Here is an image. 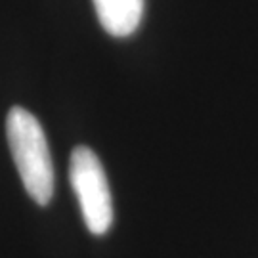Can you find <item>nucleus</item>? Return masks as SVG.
Segmentation results:
<instances>
[{"mask_svg":"<svg viewBox=\"0 0 258 258\" xmlns=\"http://www.w3.org/2000/svg\"><path fill=\"white\" fill-rule=\"evenodd\" d=\"M96 16L111 37H128L142 23L146 0H92Z\"/></svg>","mask_w":258,"mask_h":258,"instance_id":"3","label":"nucleus"},{"mask_svg":"<svg viewBox=\"0 0 258 258\" xmlns=\"http://www.w3.org/2000/svg\"><path fill=\"white\" fill-rule=\"evenodd\" d=\"M6 138L29 197L42 207L48 205L54 195V163L38 119L23 107H12L6 117Z\"/></svg>","mask_w":258,"mask_h":258,"instance_id":"1","label":"nucleus"},{"mask_svg":"<svg viewBox=\"0 0 258 258\" xmlns=\"http://www.w3.org/2000/svg\"><path fill=\"white\" fill-rule=\"evenodd\" d=\"M69 180L79 199L86 228L94 235H103L113 226V197L100 157L86 146L71 153Z\"/></svg>","mask_w":258,"mask_h":258,"instance_id":"2","label":"nucleus"}]
</instances>
